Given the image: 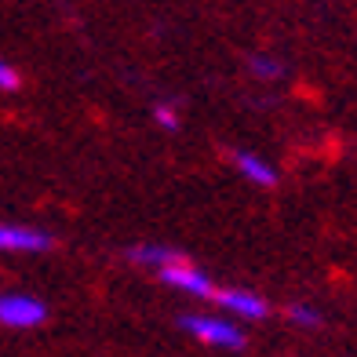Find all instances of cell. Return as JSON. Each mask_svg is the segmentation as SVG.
Here are the masks:
<instances>
[{"label": "cell", "instance_id": "6da1fadb", "mask_svg": "<svg viewBox=\"0 0 357 357\" xmlns=\"http://www.w3.org/2000/svg\"><path fill=\"white\" fill-rule=\"evenodd\" d=\"M183 328L201 339L204 347H215V350H245V332L237 328L234 321L226 317H212V314H183Z\"/></svg>", "mask_w": 357, "mask_h": 357}, {"label": "cell", "instance_id": "7a4b0ae2", "mask_svg": "<svg viewBox=\"0 0 357 357\" xmlns=\"http://www.w3.org/2000/svg\"><path fill=\"white\" fill-rule=\"evenodd\" d=\"M157 278L165 281L168 288L186 291V296H193V299H215V281H212V273H204L201 266L186 263V259H178V263H172V266H165V270H157Z\"/></svg>", "mask_w": 357, "mask_h": 357}, {"label": "cell", "instance_id": "3957f363", "mask_svg": "<svg viewBox=\"0 0 357 357\" xmlns=\"http://www.w3.org/2000/svg\"><path fill=\"white\" fill-rule=\"evenodd\" d=\"M44 321H47V306L37 296H22V291L0 296V324L4 328H37Z\"/></svg>", "mask_w": 357, "mask_h": 357}, {"label": "cell", "instance_id": "277c9868", "mask_svg": "<svg viewBox=\"0 0 357 357\" xmlns=\"http://www.w3.org/2000/svg\"><path fill=\"white\" fill-rule=\"evenodd\" d=\"M215 303L241 321H263L270 314V303L248 288H215Z\"/></svg>", "mask_w": 357, "mask_h": 357}, {"label": "cell", "instance_id": "5b68a950", "mask_svg": "<svg viewBox=\"0 0 357 357\" xmlns=\"http://www.w3.org/2000/svg\"><path fill=\"white\" fill-rule=\"evenodd\" d=\"M47 248H52V237L44 230L0 222V252H47Z\"/></svg>", "mask_w": 357, "mask_h": 357}, {"label": "cell", "instance_id": "8992f818", "mask_svg": "<svg viewBox=\"0 0 357 357\" xmlns=\"http://www.w3.org/2000/svg\"><path fill=\"white\" fill-rule=\"evenodd\" d=\"M234 157V168L248 178V183H255V186H278V168L270 165L266 157H259V153H252V150H234L230 153Z\"/></svg>", "mask_w": 357, "mask_h": 357}, {"label": "cell", "instance_id": "52a82bcc", "mask_svg": "<svg viewBox=\"0 0 357 357\" xmlns=\"http://www.w3.org/2000/svg\"><path fill=\"white\" fill-rule=\"evenodd\" d=\"M128 259H132L135 266H150V270H165L172 263H178V255L175 248H165V245H132L128 248Z\"/></svg>", "mask_w": 357, "mask_h": 357}, {"label": "cell", "instance_id": "ba28073f", "mask_svg": "<svg viewBox=\"0 0 357 357\" xmlns=\"http://www.w3.org/2000/svg\"><path fill=\"white\" fill-rule=\"evenodd\" d=\"M248 70L259 77V80H278V77H284V66L273 55H263V52H255V55H248Z\"/></svg>", "mask_w": 357, "mask_h": 357}, {"label": "cell", "instance_id": "9c48e42d", "mask_svg": "<svg viewBox=\"0 0 357 357\" xmlns=\"http://www.w3.org/2000/svg\"><path fill=\"white\" fill-rule=\"evenodd\" d=\"M284 317L291 321V324H299V328H321V310L317 306H310V303H291L288 310H284Z\"/></svg>", "mask_w": 357, "mask_h": 357}, {"label": "cell", "instance_id": "30bf717a", "mask_svg": "<svg viewBox=\"0 0 357 357\" xmlns=\"http://www.w3.org/2000/svg\"><path fill=\"white\" fill-rule=\"evenodd\" d=\"M153 121L165 128V132H175V128H178V113H175V106H168V102H157V106H153Z\"/></svg>", "mask_w": 357, "mask_h": 357}, {"label": "cell", "instance_id": "8fae6325", "mask_svg": "<svg viewBox=\"0 0 357 357\" xmlns=\"http://www.w3.org/2000/svg\"><path fill=\"white\" fill-rule=\"evenodd\" d=\"M19 84H22L19 70H15L11 62H4V59H0V91H15Z\"/></svg>", "mask_w": 357, "mask_h": 357}]
</instances>
